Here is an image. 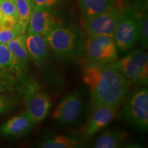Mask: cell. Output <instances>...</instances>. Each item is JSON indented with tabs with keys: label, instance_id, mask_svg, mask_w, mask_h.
<instances>
[{
	"label": "cell",
	"instance_id": "obj_9",
	"mask_svg": "<svg viewBox=\"0 0 148 148\" xmlns=\"http://www.w3.org/2000/svg\"><path fill=\"white\" fill-rule=\"evenodd\" d=\"M25 69L7 45L0 43V89L10 88L23 79Z\"/></svg>",
	"mask_w": 148,
	"mask_h": 148
},
{
	"label": "cell",
	"instance_id": "obj_11",
	"mask_svg": "<svg viewBox=\"0 0 148 148\" xmlns=\"http://www.w3.org/2000/svg\"><path fill=\"white\" fill-rule=\"evenodd\" d=\"M81 130V136L86 140L106 127L115 117L117 108L106 105H97Z\"/></svg>",
	"mask_w": 148,
	"mask_h": 148
},
{
	"label": "cell",
	"instance_id": "obj_22",
	"mask_svg": "<svg viewBox=\"0 0 148 148\" xmlns=\"http://www.w3.org/2000/svg\"><path fill=\"white\" fill-rule=\"evenodd\" d=\"M17 99L14 97L0 93V115L8 112L15 106Z\"/></svg>",
	"mask_w": 148,
	"mask_h": 148
},
{
	"label": "cell",
	"instance_id": "obj_7",
	"mask_svg": "<svg viewBox=\"0 0 148 148\" xmlns=\"http://www.w3.org/2000/svg\"><path fill=\"white\" fill-rule=\"evenodd\" d=\"M141 17L134 9H124L112 35L118 51L125 52L134 46L139 37Z\"/></svg>",
	"mask_w": 148,
	"mask_h": 148
},
{
	"label": "cell",
	"instance_id": "obj_12",
	"mask_svg": "<svg viewBox=\"0 0 148 148\" xmlns=\"http://www.w3.org/2000/svg\"><path fill=\"white\" fill-rule=\"evenodd\" d=\"M59 24L58 19L52 12V9L33 5L27 27V34H39L45 37Z\"/></svg>",
	"mask_w": 148,
	"mask_h": 148
},
{
	"label": "cell",
	"instance_id": "obj_15",
	"mask_svg": "<svg viewBox=\"0 0 148 148\" xmlns=\"http://www.w3.org/2000/svg\"><path fill=\"white\" fill-rule=\"evenodd\" d=\"M117 0H77L83 21L110 8Z\"/></svg>",
	"mask_w": 148,
	"mask_h": 148
},
{
	"label": "cell",
	"instance_id": "obj_18",
	"mask_svg": "<svg viewBox=\"0 0 148 148\" xmlns=\"http://www.w3.org/2000/svg\"><path fill=\"white\" fill-rule=\"evenodd\" d=\"M0 27L13 26L18 23V14L13 0H0Z\"/></svg>",
	"mask_w": 148,
	"mask_h": 148
},
{
	"label": "cell",
	"instance_id": "obj_28",
	"mask_svg": "<svg viewBox=\"0 0 148 148\" xmlns=\"http://www.w3.org/2000/svg\"></svg>",
	"mask_w": 148,
	"mask_h": 148
},
{
	"label": "cell",
	"instance_id": "obj_1",
	"mask_svg": "<svg viewBox=\"0 0 148 148\" xmlns=\"http://www.w3.org/2000/svg\"><path fill=\"white\" fill-rule=\"evenodd\" d=\"M82 80L89 89L92 106L118 108L129 90L130 82L110 64L87 63L83 69Z\"/></svg>",
	"mask_w": 148,
	"mask_h": 148
},
{
	"label": "cell",
	"instance_id": "obj_19",
	"mask_svg": "<svg viewBox=\"0 0 148 148\" xmlns=\"http://www.w3.org/2000/svg\"><path fill=\"white\" fill-rule=\"evenodd\" d=\"M25 34H20L14 39L6 42L5 45L14 56L25 66L28 62L29 56L25 46Z\"/></svg>",
	"mask_w": 148,
	"mask_h": 148
},
{
	"label": "cell",
	"instance_id": "obj_10",
	"mask_svg": "<svg viewBox=\"0 0 148 148\" xmlns=\"http://www.w3.org/2000/svg\"><path fill=\"white\" fill-rule=\"evenodd\" d=\"M116 1L108 10L84 21L83 27L86 34L113 35L114 29L124 10Z\"/></svg>",
	"mask_w": 148,
	"mask_h": 148
},
{
	"label": "cell",
	"instance_id": "obj_21",
	"mask_svg": "<svg viewBox=\"0 0 148 148\" xmlns=\"http://www.w3.org/2000/svg\"><path fill=\"white\" fill-rule=\"evenodd\" d=\"M20 34H22L21 29L18 23L13 26L0 27V43L5 44Z\"/></svg>",
	"mask_w": 148,
	"mask_h": 148
},
{
	"label": "cell",
	"instance_id": "obj_27",
	"mask_svg": "<svg viewBox=\"0 0 148 148\" xmlns=\"http://www.w3.org/2000/svg\"><path fill=\"white\" fill-rule=\"evenodd\" d=\"M30 1H32V0H30Z\"/></svg>",
	"mask_w": 148,
	"mask_h": 148
},
{
	"label": "cell",
	"instance_id": "obj_17",
	"mask_svg": "<svg viewBox=\"0 0 148 148\" xmlns=\"http://www.w3.org/2000/svg\"><path fill=\"white\" fill-rule=\"evenodd\" d=\"M127 134L122 130H109L97 138L92 147L95 148H116L123 145Z\"/></svg>",
	"mask_w": 148,
	"mask_h": 148
},
{
	"label": "cell",
	"instance_id": "obj_14",
	"mask_svg": "<svg viewBox=\"0 0 148 148\" xmlns=\"http://www.w3.org/2000/svg\"><path fill=\"white\" fill-rule=\"evenodd\" d=\"M25 42L29 58L35 63L41 64L47 60L49 47L45 37L39 34H26Z\"/></svg>",
	"mask_w": 148,
	"mask_h": 148
},
{
	"label": "cell",
	"instance_id": "obj_16",
	"mask_svg": "<svg viewBox=\"0 0 148 148\" xmlns=\"http://www.w3.org/2000/svg\"><path fill=\"white\" fill-rule=\"evenodd\" d=\"M85 139L72 135H56L47 138L38 143L42 148H77L85 145Z\"/></svg>",
	"mask_w": 148,
	"mask_h": 148
},
{
	"label": "cell",
	"instance_id": "obj_4",
	"mask_svg": "<svg viewBox=\"0 0 148 148\" xmlns=\"http://www.w3.org/2000/svg\"><path fill=\"white\" fill-rule=\"evenodd\" d=\"M84 53L87 63L110 64L118 60V50L110 35H87L84 40Z\"/></svg>",
	"mask_w": 148,
	"mask_h": 148
},
{
	"label": "cell",
	"instance_id": "obj_5",
	"mask_svg": "<svg viewBox=\"0 0 148 148\" xmlns=\"http://www.w3.org/2000/svg\"><path fill=\"white\" fill-rule=\"evenodd\" d=\"M123 118L128 124L139 131L148 128V90L147 87L134 89L125 100Z\"/></svg>",
	"mask_w": 148,
	"mask_h": 148
},
{
	"label": "cell",
	"instance_id": "obj_13",
	"mask_svg": "<svg viewBox=\"0 0 148 148\" xmlns=\"http://www.w3.org/2000/svg\"><path fill=\"white\" fill-rule=\"evenodd\" d=\"M35 123L25 112L14 116L0 126V135L4 137H19L27 134Z\"/></svg>",
	"mask_w": 148,
	"mask_h": 148
},
{
	"label": "cell",
	"instance_id": "obj_6",
	"mask_svg": "<svg viewBox=\"0 0 148 148\" xmlns=\"http://www.w3.org/2000/svg\"><path fill=\"white\" fill-rule=\"evenodd\" d=\"M25 111L36 123L45 119L51 108L49 95L34 79H28L23 86Z\"/></svg>",
	"mask_w": 148,
	"mask_h": 148
},
{
	"label": "cell",
	"instance_id": "obj_3",
	"mask_svg": "<svg viewBox=\"0 0 148 148\" xmlns=\"http://www.w3.org/2000/svg\"><path fill=\"white\" fill-rule=\"evenodd\" d=\"M110 65L120 72L130 83L148 84V56L143 49H136Z\"/></svg>",
	"mask_w": 148,
	"mask_h": 148
},
{
	"label": "cell",
	"instance_id": "obj_8",
	"mask_svg": "<svg viewBox=\"0 0 148 148\" xmlns=\"http://www.w3.org/2000/svg\"><path fill=\"white\" fill-rule=\"evenodd\" d=\"M84 101L80 92L75 91L66 95L57 105L51 117L58 125L71 126L78 123L84 112Z\"/></svg>",
	"mask_w": 148,
	"mask_h": 148
},
{
	"label": "cell",
	"instance_id": "obj_25",
	"mask_svg": "<svg viewBox=\"0 0 148 148\" xmlns=\"http://www.w3.org/2000/svg\"><path fill=\"white\" fill-rule=\"evenodd\" d=\"M140 1V4H143L144 6H145V5H147V0H139Z\"/></svg>",
	"mask_w": 148,
	"mask_h": 148
},
{
	"label": "cell",
	"instance_id": "obj_2",
	"mask_svg": "<svg viewBox=\"0 0 148 148\" xmlns=\"http://www.w3.org/2000/svg\"><path fill=\"white\" fill-rule=\"evenodd\" d=\"M45 38L49 49L61 60L78 58L84 54V37L76 28L59 25L48 33Z\"/></svg>",
	"mask_w": 148,
	"mask_h": 148
},
{
	"label": "cell",
	"instance_id": "obj_23",
	"mask_svg": "<svg viewBox=\"0 0 148 148\" xmlns=\"http://www.w3.org/2000/svg\"><path fill=\"white\" fill-rule=\"evenodd\" d=\"M140 43L144 48H147L148 45V18L147 14H144L142 15L141 21L140 24L139 37Z\"/></svg>",
	"mask_w": 148,
	"mask_h": 148
},
{
	"label": "cell",
	"instance_id": "obj_26",
	"mask_svg": "<svg viewBox=\"0 0 148 148\" xmlns=\"http://www.w3.org/2000/svg\"><path fill=\"white\" fill-rule=\"evenodd\" d=\"M0 26H1V23H0Z\"/></svg>",
	"mask_w": 148,
	"mask_h": 148
},
{
	"label": "cell",
	"instance_id": "obj_20",
	"mask_svg": "<svg viewBox=\"0 0 148 148\" xmlns=\"http://www.w3.org/2000/svg\"><path fill=\"white\" fill-rule=\"evenodd\" d=\"M16 5L18 14V23L21 29V34H25L28 25L33 8L32 1L30 0H13Z\"/></svg>",
	"mask_w": 148,
	"mask_h": 148
},
{
	"label": "cell",
	"instance_id": "obj_24",
	"mask_svg": "<svg viewBox=\"0 0 148 148\" xmlns=\"http://www.w3.org/2000/svg\"><path fill=\"white\" fill-rule=\"evenodd\" d=\"M62 0H32L33 5L41 8L52 9L57 6Z\"/></svg>",
	"mask_w": 148,
	"mask_h": 148
}]
</instances>
